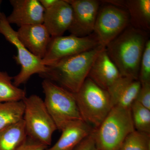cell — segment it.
Listing matches in <instances>:
<instances>
[{
  "label": "cell",
  "mask_w": 150,
  "mask_h": 150,
  "mask_svg": "<svg viewBox=\"0 0 150 150\" xmlns=\"http://www.w3.org/2000/svg\"><path fill=\"white\" fill-rule=\"evenodd\" d=\"M74 96L83 120L94 129L99 127L113 107L108 91L88 78Z\"/></svg>",
  "instance_id": "cell-3"
},
{
  "label": "cell",
  "mask_w": 150,
  "mask_h": 150,
  "mask_svg": "<svg viewBox=\"0 0 150 150\" xmlns=\"http://www.w3.org/2000/svg\"><path fill=\"white\" fill-rule=\"evenodd\" d=\"M42 86L45 96V106L57 129L62 131L71 123L83 121L74 94L46 79L42 82Z\"/></svg>",
  "instance_id": "cell-4"
},
{
  "label": "cell",
  "mask_w": 150,
  "mask_h": 150,
  "mask_svg": "<svg viewBox=\"0 0 150 150\" xmlns=\"http://www.w3.org/2000/svg\"><path fill=\"white\" fill-rule=\"evenodd\" d=\"M125 8L129 13L131 26L136 29L149 32L150 0L125 1Z\"/></svg>",
  "instance_id": "cell-17"
},
{
  "label": "cell",
  "mask_w": 150,
  "mask_h": 150,
  "mask_svg": "<svg viewBox=\"0 0 150 150\" xmlns=\"http://www.w3.org/2000/svg\"><path fill=\"white\" fill-rule=\"evenodd\" d=\"M73 10L66 0H58L53 6L45 10L43 24L51 37L62 36L71 23Z\"/></svg>",
  "instance_id": "cell-12"
},
{
  "label": "cell",
  "mask_w": 150,
  "mask_h": 150,
  "mask_svg": "<svg viewBox=\"0 0 150 150\" xmlns=\"http://www.w3.org/2000/svg\"><path fill=\"white\" fill-rule=\"evenodd\" d=\"M94 130L83 121L73 122L62 130L61 137L56 144L45 150H74Z\"/></svg>",
  "instance_id": "cell-16"
},
{
  "label": "cell",
  "mask_w": 150,
  "mask_h": 150,
  "mask_svg": "<svg viewBox=\"0 0 150 150\" xmlns=\"http://www.w3.org/2000/svg\"><path fill=\"white\" fill-rule=\"evenodd\" d=\"M121 77L117 67L108 55L105 48L94 61L87 78L100 87L107 90Z\"/></svg>",
  "instance_id": "cell-14"
},
{
  "label": "cell",
  "mask_w": 150,
  "mask_h": 150,
  "mask_svg": "<svg viewBox=\"0 0 150 150\" xmlns=\"http://www.w3.org/2000/svg\"><path fill=\"white\" fill-rule=\"evenodd\" d=\"M149 40L148 32L130 25L105 47L121 76L139 80L140 63Z\"/></svg>",
  "instance_id": "cell-1"
},
{
  "label": "cell",
  "mask_w": 150,
  "mask_h": 150,
  "mask_svg": "<svg viewBox=\"0 0 150 150\" xmlns=\"http://www.w3.org/2000/svg\"><path fill=\"white\" fill-rule=\"evenodd\" d=\"M47 146L33 141L27 137L25 142L17 150H45Z\"/></svg>",
  "instance_id": "cell-26"
},
{
  "label": "cell",
  "mask_w": 150,
  "mask_h": 150,
  "mask_svg": "<svg viewBox=\"0 0 150 150\" xmlns=\"http://www.w3.org/2000/svg\"><path fill=\"white\" fill-rule=\"evenodd\" d=\"M105 48L101 45L46 66V73L41 76L71 93L78 92L88 77L94 61Z\"/></svg>",
  "instance_id": "cell-2"
},
{
  "label": "cell",
  "mask_w": 150,
  "mask_h": 150,
  "mask_svg": "<svg viewBox=\"0 0 150 150\" xmlns=\"http://www.w3.org/2000/svg\"><path fill=\"white\" fill-rule=\"evenodd\" d=\"M18 39L34 56L42 59L46 54L51 37L44 25H29L19 27Z\"/></svg>",
  "instance_id": "cell-13"
},
{
  "label": "cell",
  "mask_w": 150,
  "mask_h": 150,
  "mask_svg": "<svg viewBox=\"0 0 150 150\" xmlns=\"http://www.w3.org/2000/svg\"><path fill=\"white\" fill-rule=\"evenodd\" d=\"M73 10L71 23L68 31L71 35L85 37L93 33L99 10L96 0H66Z\"/></svg>",
  "instance_id": "cell-10"
},
{
  "label": "cell",
  "mask_w": 150,
  "mask_h": 150,
  "mask_svg": "<svg viewBox=\"0 0 150 150\" xmlns=\"http://www.w3.org/2000/svg\"><path fill=\"white\" fill-rule=\"evenodd\" d=\"M119 150H150V135L134 130L127 136Z\"/></svg>",
  "instance_id": "cell-22"
},
{
  "label": "cell",
  "mask_w": 150,
  "mask_h": 150,
  "mask_svg": "<svg viewBox=\"0 0 150 150\" xmlns=\"http://www.w3.org/2000/svg\"><path fill=\"white\" fill-rule=\"evenodd\" d=\"M130 24L127 10L108 4L99 8L93 33L100 45L105 47L123 32Z\"/></svg>",
  "instance_id": "cell-8"
},
{
  "label": "cell",
  "mask_w": 150,
  "mask_h": 150,
  "mask_svg": "<svg viewBox=\"0 0 150 150\" xmlns=\"http://www.w3.org/2000/svg\"><path fill=\"white\" fill-rule=\"evenodd\" d=\"M10 76L6 72L0 71V102L21 101L26 97V92L13 84Z\"/></svg>",
  "instance_id": "cell-20"
},
{
  "label": "cell",
  "mask_w": 150,
  "mask_h": 150,
  "mask_svg": "<svg viewBox=\"0 0 150 150\" xmlns=\"http://www.w3.org/2000/svg\"><path fill=\"white\" fill-rule=\"evenodd\" d=\"M0 33L6 40L16 48L17 55L14 59L21 67L20 72L13 78V83L18 87L25 83L31 76L38 74L40 76L46 73L47 67L43 64L41 59L36 57L25 47L18 39L16 31L14 30L7 21L4 13L0 14Z\"/></svg>",
  "instance_id": "cell-7"
},
{
  "label": "cell",
  "mask_w": 150,
  "mask_h": 150,
  "mask_svg": "<svg viewBox=\"0 0 150 150\" xmlns=\"http://www.w3.org/2000/svg\"><path fill=\"white\" fill-rule=\"evenodd\" d=\"M11 13L7 17L9 24L20 27L29 25L43 24L45 10L38 0H11Z\"/></svg>",
  "instance_id": "cell-11"
},
{
  "label": "cell",
  "mask_w": 150,
  "mask_h": 150,
  "mask_svg": "<svg viewBox=\"0 0 150 150\" xmlns=\"http://www.w3.org/2000/svg\"><path fill=\"white\" fill-rule=\"evenodd\" d=\"M134 130L131 109L113 106L93 134L100 150H119L126 137Z\"/></svg>",
  "instance_id": "cell-5"
},
{
  "label": "cell",
  "mask_w": 150,
  "mask_h": 150,
  "mask_svg": "<svg viewBox=\"0 0 150 150\" xmlns=\"http://www.w3.org/2000/svg\"><path fill=\"white\" fill-rule=\"evenodd\" d=\"M24 110L23 100L0 102V130L22 120Z\"/></svg>",
  "instance_id": "cell-19"
},
{
  "label": "cell",
  "mask_w": 150,
  "mask_h": 150,
  "mask_svg": "<svg viewBox=\"0 0 150 150\" xmlns=\"http://www.w3.org/2000/svg\"><path fill=\"white\" fill-rule=\"evenodd\" d=\"M58 0H39V2L45 10L50 8L56 4Z\"/></svg>",
  "instance_id": "cell-27"
},
{
  "label": "cell",
  "mask_w": 150,
  "mask_h": 150,
  "mask_svg": "<svg viewBox=\"0 0 150 150\" xmlns=\"http://www.w3.org/2000/svg\"><path fill=\"white\" fill-rule=\"evenodd\" d=\"M130 109L135 130L150 135V110L136 101Z\"/></svg>",
  "instance_id": "cell-21"
},
{
  "label": "cell",
  "mask_w": 150,
  "mask_h": 150,
  "mask_svg": "<svg viewBox=\"0 0 150 150\" xmlns=\"http://www.w3.org/2000/svg\"><path fill=\"white\" fill-rule=\"evenodd\" d=\"M139 80L121 77L107 90L113 106L130 109L141 88Z\"/></svg>",
  "instance_id": "cell-15"
},
{
  "label": "cell",
  "mask_w": 150,
  "mask_h": 150,
  "mask_svg": "<svg viewBox=\"0 0 150 150\" xmlns=\"http://www.w3.org/2000/svg\"><path fill=\"white\" fill-rule=\"evenodd\" d=\"M100 45L93 33L85 37H77L71 34L51 37L42 61L45 66H49L61 59L83 53Z\"/></svg>",
  "instance_id": "cell-9"
},
{
  "label": "cell",
  "mask_w": 150,
  "mask_h": 150,
  "mask_svg": "<svg viewBox=\"0 0 150 150\" xmlns=\"http://www.w3.org/2000/svg\"><path fill=\"white\" fill-rule=\"evenodd\" d=\"M93 131L84 139L74 150H100L95 139Z\"/></svg>",
  "instance_id": "cell-25"
},
{
  "label": "cell",
  "mask_w": 150,
  "mask_h": 150,
  "mask_svg": "<svg viewBox=\"0 0 150 150\" xmlns=\"http://www.w3.org/2000/svg\"><path fill=\"white\" fill-rule=\"evenodd\" d=\"M23 101L25 105L23 120L27 137L48 146L57 128L44 100L36 95H32Z\"/></svg>",
  "instance_id": "cell-6"
},
{
  "label": "cell",
  "mask_w": 150,
  "mask_h": 150,
  "mask_svg": "<svg viewBox=\"0 0 150 150\" xmlns=\"http://www.w3.org/2000/svg\"><path fill=\"white\" fill-rule=\"evenodd\" d=\"M135 101L150 110V83L142 84Z\"/></svg>",
  "instance_id": "cell-24"
},
{
  "label": "cell",
  "mask_w": 150,
  "mask_h": 150,
  "mask_svg": "<svg viewBox=\"0 0 150 150\" xmlns=\"http://www.w3.org/2000/svg\"><path fill=\"white\" fill-rule=\"evenodd\" d=\"M1 1H0V5H1ZM1 12H0V14H1Z\"/></svg>",
  "instance_id": "cell-28"
},
{
  "label": "cell",
  "mask_w": 150,
  "mask_h": 150,
  "mask_svg": "<svg viewBox=\"0 0 150 150\" xmlns=\"http://www.w3.org/2000/svg\"><path fill=\"white\" fill-rule=\"evenodd\" d=\"M139 80L141 84L150 83V40L147 41L140 63Z\"/></svg>",
  "instance_id": "cell-23"
},
{
  "label": "cell",
  "mask_w": 150,
  "mask_h": 150,
  "mask_svg": "<svg viewBox=\"0 0 150 150\" xmlns=\"http://www.w3.org/2000/svg\"><path fill=\"white\" fill-rule=\"evenodd\" d=\"M27 138L23 119L0 130V150H17Z\"/></svg>",
  "instance_id": "cell-18"
}]
</instances>
